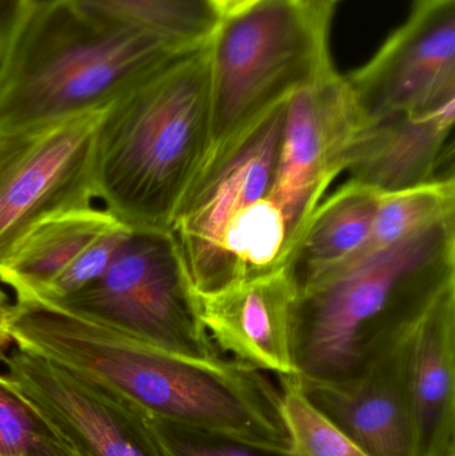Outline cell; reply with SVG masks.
<instances>
[{
    "label": "cell",
    "instance_id": "cell-1",
    "mask_svg": "<svg viewBox=\"0 0 455 456\" xmlns=\"http://www.w3.org/2000/svg\"><path fill=\"white\" fill-rule=\"evenodd\" d=\"M8 332L115 409L258 446L285 439L280 387L243 362L174 355L35 297H15Z\"/></svg>",
    "mask_w": 455,
    "mask_h": 456
},
{
    "label": "cell",
    "instance_id": "cell-2",
    "mask_svg": "<svg viewBox=\"0 0 455 456\" xmlns=\"http://www.w3.org/2000/svg\"><path fill=\"white\" fill-rule=\"evenodd\" d=\"M211 139L207 42L110 102L96 136V194L131 231L168 232Z\"/></svg>",
    "mask_w": 455,
    "mask_h": 456
},
{
    "label": "cell",
    "instance_id": "cell-3",
    "mask_svg": "<svg viewBox=\"0 0 455 456\" xmlns=\"http://www.w3.org/2000/svg\"><path fill=\"white\" fill-rule=\"evenodd\" d=\"M454 283L451 216L299 292L291 378L299 386L353 379Z\"/></svg>",
    "mask_w": 455,
    "mask_h": 456
},
{
    "label": "cell",
    "instance_id": "cell-4",
    "mask_svg": "<svg viewBox=\"0 0 455 456\" xmlns=\"http://www.w3.org/2000/svg\"><path fill=\"white\" fill-rule=\"evenodd\" d=\"M189 48L93 20L69 0H37L0 83V130L107 106Z\"/></svg>",
    "mask_w": 455,
    "mask_h": 456
},
{
    "label": "cell",
    "instance_id": "cell-5",
    "mask_svg": "<svg viewBox=\"0 0 455 456\" xmlns=\"http://www.w3.org/2000/svg\"><path fill=\"white\" fill-rule=\"evenodd\" d=\"M330 18L310 0H262L218 21L207 40L211 139L206 158L333 69Z\"/></svg>",
    "mask_w": 455,
    "mask_h": 456
},
{
    "label": "cell",
    "instance_id": "cell-6",
    "mask_svg": "<svg viewBox=\"0 0 455 456\" xmlns=\"http://www.w3.org/2000/svg\"><path fill=\"white\" fill-rule=\"evenodd\" d=\"M53 305L174 355L222 356L200 321L171 231H131L101 278Z\"/></svg>",
    "mask_w": 455,
    "mask_h": 456
},
{
    "label": "cell",
    "instance_id": "cell-7",
    "mask_svg": "<svg viewBox=\"0 0 455 456\" xmlns=\"http://www.w3.org/2000/svg\"><path fill=\"white\" fill-rule=\"evenodd\" d=\"M106 106L0 130V265L45 222L93 206Z\"/></svg>",
    "mask_w": 455,
    "mask_h": 456
},
{
    "label": "cell",
    "instance_id": "cell-8",
    "mask_svg": "<svg viewBox=\"0 0 455 456\" xmlns=\"http://www.w3.org/2000/svg\"><path fill=\"white\" fill-rule=\"evenodd\" d=\"M286 101L206 158L176 211L171 233L195 295L213 289L219 244L229 222L272 191Z\"/></svg>",
    "mask_w": 455,
    "mask_h": 456
},
{
    "label": "cell",
    "instance_id": "cell-9",
    "mask_svg": "<svg viewBox=\"0 0 455 456\" xmlns=\"http://www.w3.org/2000/svg\"><path fill=\"white\" fill-rule=\"evenodd\" d=\"M365 123L346 77L334 67L286 101L269 198L288 222L294 249L331 184L346 173Z\"/></svg>",
    "mask_w": 455,
    "mask_h": 456
},
{
    "label": "cell",
    "instance_id": "cell-10",
    "mask_svg": "<svg viewBox=\"0 0 455 456\" xmlns=\"http://www.w3.org/2000/svg\"><path fill=\"white\" fill-rule=\"evenodd\" d=\"M346 79L366 122L455 102V0H414L405 23Z\"/></svg>",
    "mask_w": 455,
    "mask_h": 456
},
{
    "label": "cell",
    "instance_id": "cell-11",
    "mask_svg": "<svg viewBox=\"0 0 455 456\" xmlns=\"http://www.w3.org/2000/svg\"><path fill=\"white\" fill-rule=\"evenodd\" d=\"M131 230L91 206L35 228L0 265V283L15 297L61 303L101 278Z\"/></svg>",
    "mask_w": 455,
    "mask_h": 456
},
{
    "label": "cell",
    "instance_id": "cell-12",
    "mask_svg": "<svg viewBox=\"0 0 455 456\" xmlns=\"http://www.w3.org/2000/svg\"><path fill=\"white\" fill-rule=\"evenodd\" d=\"M3 382L80 456H150L133 415L120 412L53 362L12 345L0 354Z\"/></svg>",
    "mask_w": 455,
    "mask_h": 456
},
{
    "label": "cell",
    "instance_id": "cell-13",
    "mask_svg": "<svg viewBox=\"0 0 455 456\" xmlns=\"http://www.w3.org/2000/svg\"><path fill=\"white\" fill-rule=\"evenodd\" d=\"M195 297L200 321L219 351L278 378L297 374L298 291L288 267Z\"/></svg>",
    "mask_w": 455,
    "mask_h": 456
},
{
    "label": "cell",
    "instance_id": "cell-14",
    "mask_svg": "<svg viewBox=\"0 0 455 456\" xmlns=\"http://www.w3.org/2000/svg\"><path fill=\"white\" fill-rule=\"evenodd\" d=\"M409 331L347 382L294 380L321 414L370 456H419L406 370Z\"/></svg>",
    "mask_w": 455,
    "mask_h": 456
},
{
    "label": "cell",
    "instance_id": "cell-15",
    "mask_svg": "<svg viewBox=\"0 0 455 456\" xmlns=\"http://www.w3.org/2000/svg\"><path fill=\"white\" fill-rule=\"evenodd\" d=\"M455 102L421 114L392 115L365 123L352 152L350 181L382 194L402 191L437 179L451 143Z\"/></svg>",
    "mask_w": 455,
    "mask_h": 456
},
{
    "label": "cell",
    "instance_id": "cell-16",
    "mask_svg": "<svg viewBox=\"0 0 455 456\" xmlns=\"http://www.w3.org/2000/svg\"><path fill=\"white\" fill-rule=\"evenodd\" d=\"M406 370L419 456H455V283L409 331Z\"/></svg>",
    "mask_w": 455,
    "mask_h": 456
},
{
    "label": "cell",
    "instance_id": "cell-17",
    "mask_svg": "<svg viewBox=\"0 0 455 456\" xmlns=\"http://www.w3.org/2000/svg\"><path fill=\"white\" fill-rule=\"evenodd\" d=\"M382 195L347 179L320 203L288 265L298 294L354 260L370 232Z\"/></svg>",
    "mask_w": 455,
    "mask_h": 456
},
{
    "label": "cell",
    "instance_id": "cell-18",
    "mask_svg": "<svg viewBox=\"0 0 455 456\" xmlns=\"http://www.w3.org/2000/svg\"><path fill=\"white\" fill-rule=\"evenodd\" d=\"M72 7L112 26L159 35L182 47L207 42L219 19L206 0H69Z\"/></svg>",
    "mask_w": 455,
    "mask_h": 456
},
{
    "label": "cell",
    "instance_id": "cell-19",
    "mask_svg": "<svg viewBox=\"0 0 455 456\" xmlns=\"http://www.w3.org/2000/svg\"><path fill=\"white\" fill-rule=\"evenodd\" d=\"M451 216H455L454 176L384 194L368 239L350 265Z\"/></svg>",
    "mask_w": 455,
    "mask_h": 456
},
{
    "label": "cell",
    "instance_id": "cell-20",
    "mask_svg": "<svg viewBox=\"0 0 455 456\" xmlns=\"http://www.w3.org/2000/svg\"><path fill=\"white\" fill-rule=\"evenodd\" d=\"M139 438L150 456H293L219 434L182 428L134 412Z\"/></svg>",
    "mask_w": 455,
    "mask_h": 456
},
{
    "label": "cell",
    "instance_id": "cell-21",
    "mask_svg": "<svg viewBox=\"0 0 455 456\" xmlns=\"http://www.w3.org/2000/svg\"><path fill=\"white\" fill-rule=\"evenodd\" d=\"M293 456H370L321 414L293 378H278Z\"/></svg>",
    "mask_w": 455,
    "mask_h": 456
},
{
    "label": "cell",
    "instance_id": "cell-22",
    "mask_svg": "<svg viewBox=\"0 0 455 456\" xmlns=\"http://www.w3.org/2000/svg\"><path fill=\"white\" fill-rule=\"evenodd\" d=\"M0 455L80 456L0 378Z\"/></svg>",
    "mask_w": 455,
    "mask_h": 456
},
{
    "label": "cell",
    "instance_id": "cell-23",
    "mask_svg": "<svg viewBox=\"0 0 455 456\" xmlns=\"http://www.w3.org/2000/svg\"><path fill=\"white\" fill-rule=\"evenodd\" d=\"M37 0H0V83Z\"/></svg>",
    "mask_w": 455,
    "mask_h": 456
},
{
    "label": "cell",
    "instance_id": "cell-24",
    "mask_svg": "<svg viewBox=\"0 0 455 456\" xmlns=\"http://www.w3.org/2000/svg\"><path fill=\"white\" fill-rule=\"evenodd\" d=\"M261 2L262 0H206L219 20L240 15Z\"/></svg>",
    "mask_w": 455,
    "mask_h": 456
},
{
    "label": "cell",
    "instance_id": "cell-25",
    "mask_svg": "<svg viewBox=\"0 0 455 456\" xmlns=\"http://www.w3.org/2000/svg\"><path fill=\"white\" fill-rule=\"evenodd\" d=\"M11 307H12V302H11L10 297L0 283V354L4 353L12 346L10 332H8Z\"/></svg>",
    "mask_w": 455,
    "mask_h": 456
},
{
    "label": "cell",
    "instance_id": "cell-26",
    "mask_svg": "<svg viewBox=\"0 0 455 456\" xmlns=\"http://www.w3.org/2000/svg\"><path fill=\"white\" fill-rule=\"evenodd\" d=\"M310 2H312L315 7L322 10L323 12H328L331 15V13H333L334 7H336V4L339 0H310Z\"/></svg>",
    "mask_w": 455,
    "mask_h": 456
},
{
    "label": "cell",
    "instance_id": "cell-27",
    "mask_svg": "<svg viewBox=\"0 0 455 456\" xmlns=\"http://www.w3.org/2000/svg\"><path fill=\"white\" fill-rule=\"evenodd\" d=\"M0 456H3V455H0Z\"/></svg>",
    "mask_w": 455,
    "mask_h": 456
}]
</instances>
